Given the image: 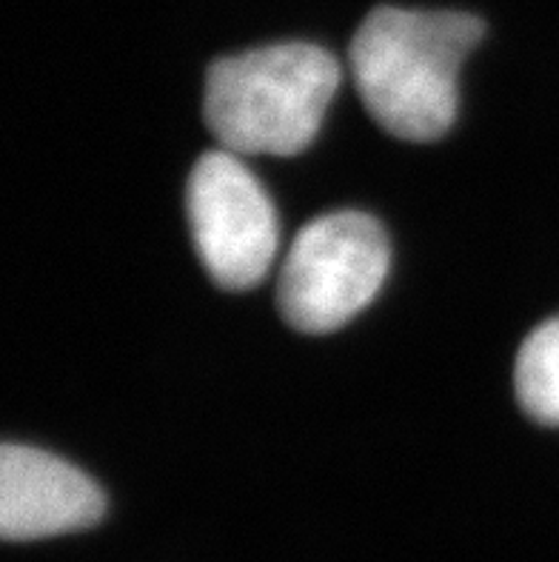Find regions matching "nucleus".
<instances>
[{
    "mask_svg": "<svg viewBox=\"0 0 559 562\" xmlns=\"http://www.w3.org/2000/svg\"><path fill=\"white\" fill-rule=\"evenodd\" d=\"M485 35L466 12L377 7L360 23L348 64L357 92L389 135L428 143L451 128L460 66Z\"/></svg>",
    "mask_w": 559,
    "mask_h": 562,
    "instance_id": "f257e3e1",
    "label": "nucleus"
},
{
    "mask_svg": "<svg viewBox=\"0 0 559 562\" xmlns=\"http://www.w3.org/2000/svg\"><path fill=\"white\" fill-rule=\"evenodd\" d=\"M340 86V64L317 43H275L214 60L203 117L220 149L291 157L317 137Z\"/></svg>",
    "mask_w": 559,
    "mask_h": 562,
    "instance_id": "f03ea898",
    "label": "nucleus"
},
{
    "mask_svg": "<svg viewBox=\"0 0 559 562\" xmlns=\"http://www.w3.org/2000/svg\"><path fill=\"white\" fill-rule=\"evenodd\" d=\"M391 249L371 214L328 212L294 237L277 280V306L305 335L346 326L369 306L389 278Z\"/></svg>",
    "mask_w": 559,
    "mask_h": 562,
    "instance_id": "7ed1b4c3",
    "label": "nucleus"
},
{
    "mask_svg": "<svg viewBox=\"0 0 559 562\" xmlns=\"http://www.w3.org/2000/svg\"><path fill=\"white\" fill-rule=\"evenodd\" d=\"M186 212L198 255L214 283L246 292L266 280L280 246L275 203L241 155L205 151L189 175Z\"/></svg>",
    "mask_w": 559,
    "mask_h": 562,
    "instance_id": "20e7f679",
    "label": "nucleus"
},
{
    "mask_svg": "<svg viewBox=\"0 0 559 562\" xmlns=\"http://www.w3.org/2000/svg\"><path fill=\"white\" fill-rule=\"evenodd\" d=\"M103 512V492L71 463L32 446L0 449V535L7 540L83 531Z\"/></svg>",
    "mask_w": 559,
    "mask_h": 562,
    "instance_id": "39448f33",
    "label": "nucleus"
},
{
    "mask_svg": "<svg viewBox=\"0 0 559 562\" xmlns=\"http://www.w3.org/2000/svg\"><path fill=\"white\" fill-rule=\"evenodd\" d=\"M514 389L528 417L559 426V317L525 337L514 366Z\"/></svg>",
    "mask_w": 559,
    "mask_h": 562,
    "instance_id": "423d86ee",
    "label": "nucleus"
}]
</instances>
